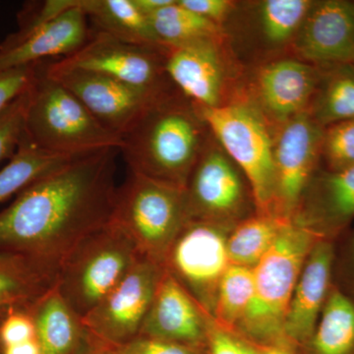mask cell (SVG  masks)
I'll list each match as a JSON object with an SVG mask.
<instances>
[{
	"mask_svg": "<svg viewBox=\"0 0 354 354\" xmlns=\"http://www.w3.org/2000/svg\"><path fill=\"white\" fill-rule=\"evenodd\" d=\"M118 153L109 148L81 156L21 191L0 213V252L59 266L113 220Z\"/></svg>",
	"mask_w": 354,
	"mask_h": 354,
	"instance_id": "1",
	"label": "cell"
},
{
	"mask_svg": "<svg viewBox=\"0 0 354 354\" xmlns=\"http://www.w3.org/2000/svg\"><path fill=\"white\" fill-rule=\"evenodd\" d=\"M183 95H162L121 136L130 171L186 188L204 151L203 120Z\"/></svg>",
	"mask_w": 354,
	"mask_h": 354,
	"instance_id": "2",
	"label": "cell"
},
{
	"mask_svg": "<svg viewBox=\"0 0 354 354\" xmlns=\"http://www.w3.org/2000/svg\"><path fill=\"white\" fill-rule=\"evenodd\" d=\"M23 136L41 150L75 157L122 144L73 93L46 73L44 62L29 88Z\"/></svg>",
	"mask_w": 354,
	"mask_h": 354,
	"instance_id": "3",
	"label": "cell"
},
{
	"mask_svg": "<svg viewBox=\"0 0 354 354\" xmlns=\"http://www.w3.org/2000/svg\"><path fill=\"white\" fill-rule=\"evenodd\" d=\"M319 239L295 221L286 223L274 245L253 269L252 300L235 332L261 346L285 339L283 327L293 290Z\"/></svg>",
	"mask_w": 354,
	"mask_h": 354,
	"instance_id": "4",
	"label": "cell"
},
{
	"mask_svg": "<svg viewBox=\"0 0 354 354\" xmlns=\"http://www.w3.org/2000/svg\"><path fill=\"white\" fill-rule=\"evenodd\" d=\"M141 256L131 237L111 220L62 261L57 290L83 319L120 285Z\"/></svg>",
	"mask_w": 354,
	"mask_h": 354,
	"instance_id": "5",
	"label": "cell"
},
{
	"mask_svg": "<svg viewBox=\"0 0 354 354\" xmlns=\"http://www.w3.org/2000/svg\"><path fill=\"white\" fill-rule=\"evenodd\" d=\"M113 221L142 256L164 266L172 243L190 221L186 189L130 171L118 188Z\"/></svg>",
	"mask_w": 354,
	"mask_h": 354,
	"instance_id": "6",
	"label": "cell"
},
{
	"mask_svg": "<svg viewBox=\"0 0 354 354\" xmlns=\"http://www.w3.org/2000/svg\"><path fill=\"white\" fill-rule=\"evenodd\" d=\"M195 109L227 157L245 174L256 213L274 215V141L262 116L244 104Z\"/></svg>",
	"mask_w": 354,
	"mask_h": 354,
	"instance_id": "7",
	"label": "cell"
},
{
	"mask_svg": "<svg viewBox=\"0 0 354 354\" xmlns=\"http://www.w3.org/2000/svg\"><path fill=\"white\" fill-rule=\"evenodd\" d=\"M232 230L190 220L165 256L164 268L213 318L218 286L230 267L227 241Z\"/></svg>",
	"mask_w": 354,
	"mask_h": 354,
	"instance_id": "8",
	"label": "cell"
},
{
	"mask_svg": "<svg viewBox=\"0 0 354 354\" xmlns=\"http://www.w3.org/2000/svg\"><path fill=\"white\" fill-rule=\"evenodd\" d=\"M44 68L48 76L73 93L104 127L120 137L162 95L171 92L169 88L137 87L57 62L44 64Z\"/></svg>",
	"mask_w": 354,
	"mask_h": 354,
	"instance_id": "9",
	"label": "cell"
},
{
	"mask_svg": "<svg viewBox=\"0 0 354 354\" xmlns=\"http://www.w3.org/2000/svg\"><path fill=\"white\" fill-rule=\"evenodd\" d=\"M164 271V266L141 256L120 285L82 319L91 337L109 348L138 337Z\"/></svg>",
	"mask_w": 354,
	"mask_h": 354,
	"instance_id": "10",
	"label": "cell"
},
{
	"mask_svg": "<svg viewBox=\"0 0 354 354\" xmlns=\"http://www.w3.org/2000/svg\"><path fill=\"white\" fill-rule=\"evenodd\" d=\"M324 128L309 111L283 122L274 142L272 214L292 221L322 158Z\"/></svg>",
	"mask_w": 354,
	"mask_h": 354,
	"instance_id": "11",
	"label": "cell"
},
{
	"mask_svg": "<svg viewBox=\"0 0 354 354\" xmlns=\"http://www.w3.org/2000/svg\"><path fill=\"white\" fill-rule=\"evenodd\" d=\"M190 220L232 230L248 218V195L235 164L218 149H204L186 185Z\"/></svg>",
	"mask_w": 354,
	"mask_h": 354,
	"instance_id": "12",
	"label": "cell"
},
{
	"mask_svg": "<svg viewBox=\"0 0 354 354\" xmlns=\"http://www.w3.org/2000/svg\"><path fill=\"white\" fill-rule=\"evenodd\" d=\"M71 68L113 77L137 87L167 88L165 46L127 43L104 32L93 31L80 50L57 60Z\"/></svg>",
	"mask_w": 354,
	"mask_h": 354,
	"instance_id": "13",
	"label": "cell"
},
{
	"mask_svg": "<svg viewBox=\"0 0 354 354\" xmlns=\"http://www.w3.org/2000/svg\"><path fill=\"white\" fill-rule=\"evenodd\" d=\"M212 319L165 269L140 335L207 348Z\"/></svg>",
	"mask_w": 354,
	"mask_h": 354,
	"instance_id": "14",
	"label": "cell"
},
{
	"mask_svg": "<svg viewBox=\"0 0 354 354\" xmlns=\"http://www.w3.org/2000/svg\"><path fill=\"white\" fill-rule=\"evenodd\" d=\"M335 241L319 239L297 279L286 314L283 337L300 349L308 344L334 285Z\"/></svg>",
	"mask_w": 354,
	"mask_h": 354,
	"instance_id": "15",
	"label": "cell"
},
{
	"mask_svg": "<svg viewBox=\"0 0 354 354\" xmlns=\"http://www.w3.org/2000/svg\"><path fill=\"white\" fill-rule=\"evenodd\" d=\"M297 53L308 62L333 66L354 62V2H313L295 38Z\"/></svg>",
	"mask_w": 354,
	"mask_h": 354,
	"instance_id": "16",
	"label": "cell"
},
{
	"mask_svg": "<svg viewBox=\"0 0 354 354\" xmlns=\"http://www.w3.org/2000/svg\"><path fill=\"white\" fill-rule=\"evenodd\" d=\"M354 218V165L316 174L292 221L320 239L337 241Z\"/></svg>",
	"mask_w": 354,
	"mask_h": 354,
	"instance_id": "17",
	"label": "cell"
},
{
	"mask_svg": "<svg viewBox=\"0 0 354 354\" xmlns=\"http://www.w3.org/2000/svg\"><path fill=\"white\" fill-rule=\"evenodd\" d=\"M165 71L196 108L220 106L223 69L215 39L165 48Z\"/></svg>",
	"mask_w": 354,
	"mask_h": 354,
	"instance_id": "18",
	"label": "cell"
},
{
	"mask_svg": "<svg viewBox=\"0 0 354 354\" xmlns=\"http://www.w3.org/2000/svg\"><path fill=\"white\" fill-rule=\"evenodd\" d=\"M90 35L87 16L78 0L73 8L22 41L0 48V73L39 64L48 57H69L82 48Z\"/></svg>",
	"mask_w": 354,
	"mask_h": 354,
	"instance_id": "19",
	"label": "cell"
},
{
	"mask_svg": "<svg viewBox=\"0 0 354 354\" xmlns=\"http://www.w3.org/2000/svg\"><path fill=\"white\" fill-rule=\"evenodd\" d=\"M322 74L313 65L281 59L261 68L257 76L260 101L272 118L281 122L308 111Z\"/></svg>",
	"mask_w": 354,
	"mask_h": 354,
	"instance_id": "20",
	"label": "cell"
},
{
	"mask_svg": "<svg viewBox=\"0 0 354 354\" xmlns=\"http://www.w3.org/2000/svg\"><path fill=\"white\" fill-rule=\"evenodd\" d=\"M58 271V265L0 252V318L14 311H32L57 288Z\"/></svg>",
	"mask_w": 354,
	"mask_h": 354,
	"instance_id": "21",
	"label": "cell"
},
{
	"mask_svg": "<svg viewBox=\"0 0 354 354\" xmlns=\"http://www.w3.org/2000/svg\"><path fill=\"white\" fill-rule=\"evenodd\" d=\"M41 354H84L91 337L80 318L57 290L32 309Z\"/></svg>",
	"mask_w": 354,
	"mask_h": 354,
	"instance_id": "22",
	"label": "cell"
},
{
	"mask_svg": "<svg viewBox=\"0 0 354 354\" xmlns=\"http://www.w3.org/2000/svg\"><path fill=\"white\" fill-rule=\"evenodd\" d=\"M301 354H354V295L333 285L320 320Z\"/></svg>",
	"mask_w": 354,
	"mask_h": 354,
	"instance_id": "23",
	"label": "cell"
},
{
	"mask_svg": "<svg viewBox=\"0 0 354 354\" xmlns=\"http://www.w3.org/2000/svg\"><path fill=\"white\" fill-rule=\"evenodd\" d=\"M80 6L94 24V31L127 43L162 46L153 37L148 18L134 0H80Z\"/></svg>",
	"mask_w": 354,
	"mask_h": 354,
	"instance_id": "24",
	"label": "cell"
},
{
	"mask_svg": "<svg viewBox=\"0 0 354 354\" xmlns=\"http://www.w3.org/2000/svg\"><path fill=\"white\" fill-rule=\"evenodd\" d=\"M288 221H290L258 213L239 221L227 236L230 265L254 269L274 245Z\"/></svg>",
	"mask_w": 354,
	"mask_h": 354,
	"instance_id": "25",
	"label": "cell"
},
{
	"mask_svg": "<svg viewBox=\"0 0 354 354\" xmlns=\"http://www.w3.org/2000/svg\"><path fill=\"white\" fill-rule=\"evenodd\" d=\"M79 157L41 150L23 136L13 157L0 169V203Z\"/></svg>",
	"mask_w": 354,
	"mask_h": 354,
	"instance_id": "26",
	"label": "cell"
},
{
	"mask_svg": "<svg viewBox=\"0 0 354 354\" xmlns=\"http://www.w3.org/2000/svg\"><path fill=\"white\" fill-rule=\"evenodd\" d=\"M147 18L156 41L165 48L216 41L220 32V25L192 12L176 0Z\"/></svg>",
	"mask_w": 354,
	"mask_h": 354,
	"instance_id": "27",
	"label": "cell"
},
{
	"mask_svg": "<svg viewBox=\"0 0 354 354\" xmlns=\"http://www.w3.org/2000/svg\"><path fill=\"white\" fill-rule=\"evenodd\" d=\"M322 76L314 99V106L309 111L323 128L354 120V66L339 64L330 66Z\"/></svg>",
	"mask_w": 354,
	"mask_h": 354,
	"instance_id": "28",
	"label": "cell"
},
{
	"mask_svg": "<svg viewBox=\"0 0 354 354\" xmlns=\"http://www.w3.org/2000/svg\"><path fill=\"white\" fill-rule=\"evenodd\" d=\"M253 269L230 265L218 286L213 320L218 326L236 330L252 300Z\"/></svg>",
	"mask_w": 354,
	"mask_h": 354,
	"instance_id": "29",
	"label": "cell"
},
{
	"mask_svg": "<svg viewBox=\"0 0 354 354\" xmlns=\"http://www.w3.org/2000/svg\"><path fill=\"white\" fill-rule=\"evenodd\" d=\"M309 0H266L261 3L260 21L268 41L285 44L295 38L311 8Z\"/></svg>",
	"mask_w": 354,
	"mask_h": 354,
	"instance_id": "30",
	"label": "cell"
},
{
	"mask_svg": "<svg viewBox=\"0 0 354 354\" xmlns=\"http://www.w3.org/2000/svg\"><path fill=\"white\" fill-rule=\"evenodd\" d=\"M322 158L329 171L354 165V120L324 128Z\"/></svg>",
	"mask_w": 354,
	"mask_h": 354,
	"instance_id": "31",
	"label": "cell"
},
{
	"mask_svg": "<svg viewBox=\"0 0 354 354\" xmlns=\"http://www.w3.org/2000/svg\"><path fill=\"white\" fill-rule=\"evenodd\" d=\"M78 0H46V1L31 2L21 12L19 18V30L13 35L7 37L0 48L13 46L30 36L44 25L48 24L53 19L66 12L69 9L77 6Z\"/></svg>",
	"mask_w": 354,
	"mask_h": 354,
	"instance_id": "32",
	"label": "cell"
},
{
	"mask_svg": "<svg viewBox=\"0 0 354 354\" xmlns=\"http://www.w3.org/2000/svg\"><path fill=\"white\" fill-rule=\"evenodd\" d=\"M29 88L0 114V162L11 158L17 151L25 128Z\"/></svg>",
	"mask_w": 354,
	"mask_h": 354,
	"instance_id": "33",
	"label": "cell"
},
{
	"mask_svg": "<svg viewBox=\"0 0 354 354\" xmlns=\"http://www.w3.org/2000/svg\"><path fill=\"white\" fill-rule=\"evenodd\" d=\"M208 354H263L264 346L235 332L221 327L212 319L209 326Z\"/></svg>",
	"mask_w": 354,
	"mask_h": 354,
	"instance_id": "34",
	"label": "cell"
},
{
	"mask_svg": "<svg viewBox=\"0 0 354 354\" xmlns=\"http://www.w3.org/2000/svg\"><path fill=\"white\" fill-rule=\"evenodd\" d=\"M109 349L113 354H208L207 348H195L141 335L122 346Z\"/></svg>",
	"mask_w": 354,
	"mask_h": 354,
	"instance_id": "35",
	"label": "cell"
},
{
	"mask_svg": "<svg viewBox=\"0 0 354 354\" xmlns=\"http://www.w3.org/2000/svg\"><path fill=\"white\" fill-rule=\"evenodd\" d=\"M37 339V328L31 311H14L0 323L2 348Z\"/></svg>",
	"mask_w": 354,
	"mask_h": 354,
	"instance_id": "36",
	"label": "cell"
},
{
	"mask_svg": "<svg viewBox=\"0 0 354 354\" xmlns=\"http://www.w3.org/2000/svg\"><path fill=\"white\" fill-rule=\"evenodd\" d=\"M37 65L38 64L0 73V114L30 88L36 74Z\"/></svg>",
	"mask_w": 354,
	"mask_h": 354,
	"instance_id": "37",
	"label": "cell"
},
{
	"mask_svg": "<svg viewBox=\"0 0 354 354\" xmlns=\"http://www.w3.org/2000/svg\"><path fill=\"white\" fill-rule=\"evenodd\" d=\"M334 283L354 295V230L339 245L335 242Z\"/></svg>",
	"mask_w": 354,
	"mask_h": 354,
	"instance_id": "38",
	"label": "cell"
},
{
	"mask_svg": "<svg viewBox=\"0 0 354 354\" xmlns=\"http://www.w3.org/2000/svg\"><path fill=\"white\" fill-rule=\"evenodd\" d=\"M181 6L192 12L220 25L232 10V2L227 0H178Z\"/></svg>",
	"mask_w": 354,
	"mask_h": 354,
	"instance_id": "39",
	"label": "cell"
},
{
	"mask_svg": "<svg viewBox=\"0 0 354 354\" xmlns=\"http://www.w3.org/2000/svg\"><path fill=\"white\" fill-rule=\"evenodd\" d=\"M2 354H41L37 339L2 348Z\"/></svg>",
	"mask_w": 354,
	"mask_h": 354,
	"instance_id": "40",
	"label": "cell"
},
{
	"mask_svg": "<svg viewBox=\"0 0 354 354\" xmlns=\"http://www.w3.org/2000/svg\"><path fill=\"white\" fill-rule=\"evenodd\" d=\"M263 354H301V353L295 344H291L286 339H283L270 346H264Z\"/></svg>",
	"mask_w": 354,
	"mask_h": 354,
	"instance_id": "41",
	"label": "cell"
},
{
	"mask_svg": "<svg viewBox=\"0 0 354 354\" xmlns=\"http://www.w3.org/2000/svg\"><path fill=\"white\" fill-rule=\"evenodd\" d=\"M134 2L144 15L149 16L156 11L169 6L174 2V0H134Z\"/></svg>",
	"mask_w": 354,
	"mask_h": 354,
	"instance_id": "42",
	"label": "cell"
},
{
	"mask_svg": "<svg viewBox=\"0 0 354 354\" xmlns=\"http://www.w3.org/2000/svg\"><path fill=\"white\" fill-rule=\"evenodd\" d=\"M91 337V335H90ZM84 354H113L111 349L104 344L95 341L94 337H91L90 346Z\"/></svg>",
	"mask_w": 354,
	"mask_h": 354,
	"instance_id": "43",
	"label": "cell"
},
{
	"mask_svg": "<svg viewBox=\"0 0 354 354\" xmlns=\"http://www.w3.org/2000/svg\"><path fill=\"white\" fill-rule=\"evenodd\" d=\"M0 354H2V346H1V344H0Z\"/></svg>",
	"mask_w": 354,
	"mask_h": 354,
	"instance_id": "44",
	"label": "cell"
},
{
	"mask_svg": "<svg viewBox=\"0 0 354 354\" xmlns=\"http://www.w3.org/2000/svg\"><path fill=\"white\" fill-rule=\"evenodd\" d=\"M353 66H354V62H353Z\"/></svg>",
	"mask_w": 354,
	"mask_h": 354,
	"instance_id": "45",
	"label": "cell"
}]
</instances>
